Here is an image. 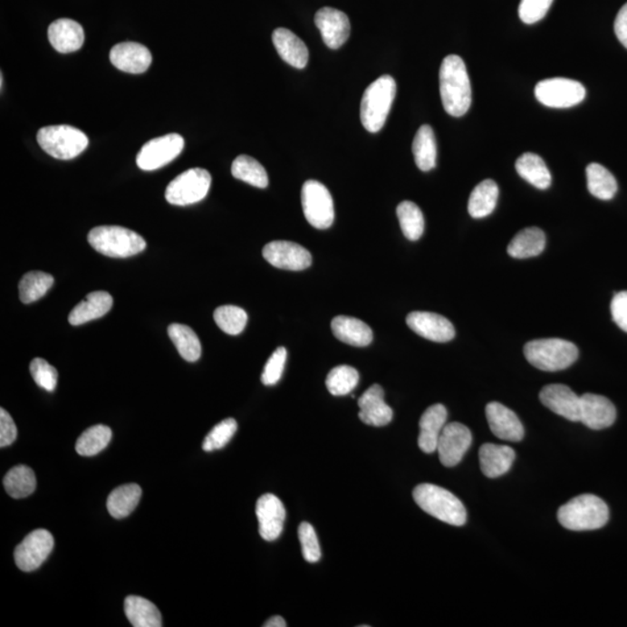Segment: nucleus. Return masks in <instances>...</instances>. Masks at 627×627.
I'll use <instances>...</instances> for the list:
<instances>
[{
	"instance_id": "bb28decb",
	"label": "nucleus",
	"mask_w": 627,
	"mask_h": 627,
	"mask_svg": "<svg viewBox=\"0 0 627 627\" xmlns=\"http://www.w3.org/2000/svg\"><path fill=\"white\" fill-rule=\"evenodd\" d=\"M113 306V298L110 293L98 291L90 293L69 314V323L81 325L90 321L101 319Z\"/></svg>"
},
{
	"instance_id": "473e14b6",
	"label": "nucleus",
	"mask_w": 627,
	"mask_h": 627,
	"mask_svg": "<svg viewBox=\"0 0 627 627\" xmlns=\"http://www.w3.org/2000/svg\"><path fill=\"white\" fill-rule=\"evenodd\" d=\"M498 187L492 179H486L477 185L470 193L468 200V213L474 218H482L490 216L497 207L498 199Z\"/></svg>"
},
{
	"instance_id": "2eb2a0df",
	"label": "nucleus",
	"mask_w": 627,
	"mask_h": 627,
	"mask_svg": "<svg viewBox=\"0 0 627 627\" xmlns=\"http://www.w3.org/2000/svg\"><path fill=\"white\" fill-rule=\"evenodd\" d=\"M412 332L437 343H447L456 336V329L447 317L436 313L412 312L407 316Z\"/></svg>"
},
{
	"instance_id": "a18cd8bd",
	"label": "nucleus",
	"mask_w": 627,
	"mask_h": 627,
	"mask_svg": "<svg viewBox=\"0 0 627 627\" xmlns=\"http://www.w3.org/2000/svg\"><path fill=\"white\" fill-rule=\"evenodd\" d=\"M31 374L36 385L47 391H53L59 381L55 367L43 358L33 359L30 366Z\"/></svg>"
},
{
	"instance_id": "8fccbe9b",
	"label": "nucleus",
	"mask_w": 627,
	"mask_h": 627,
	"mask_svg": "<svg viewBox=\"0 0 627 627\" xmlns=\"http://www.w3.org/2000/svg\"><path fill=\"white\" fill-rule=\"evenodd\" d=\"M16 436L18 431H16L14 419L2 408L0 410V448L10 447L14 443Z\"/></svg>"
},
{
	"instance_id": "0eeeda50",
	"label": "nucleus",
	"mask_w": 627,
	"mask_h": 627,
	"mask_svg": "<svg viewBox=\"0 0 627 627\" xmlns=\"http://www.w3.org/2000/svg\"><path fill=\"white\" fill-rule=\"evenodd\" d=\"M40 147L57 159H72L89 146V138L77 128L68 125L41 128L38 133Z\"/></svg>"
},
{
	"instance_id": "7ed1b4c3",
	"label": "nucleus",
	"mask_w": 627,
	"mask_h": 627,
	"mask_svg": "<svg viewBox=\"0 0 627 627\" xmlns=\"http://www.w3.org/2000/svg\"><path fill=\"white\" fill-rule=\"evenodd\" d=\"M412 497L420 508L432 517L449 526H465L468 513L463 502L449 490L436 485L422 484L416 487Z\"/></svg>"
},
{
	"instance_id": "e433bc0d",
	"label": "nucleus",
	"mask_w": 627,
	"mask_h": 627,
	"mask_svg": "<svg viewBox=\"0 0 627 627\" xmlns=\"http://www.w3.org/2000/svg\"><path fill=\"white\" fill-rule=\"evenodd\" d=\"M232 173L235 178L253 185L255 188H266L269 185V177L263 165L253 157L241 155L234 160Z\"/></svg>"
},
{
	"instance_id": "f3484780",
	"label": "nucleus",
	"mask_w": 627,
	"mask_h": 627,
	"mask_svg": "<svg viewBox=\"0 0 627 627\" xmlns=\"http://www.w3.org/2000/svg\"><path fill=\"white\" fill-rule=\"evenodd\" d=\"M315 24L330 49L341 48L348 41L352 32L348 15L333 7H323L317 11Z\"/></svg>"
},
{
	"instance_id": "79ce46f5",
	"label": "nucleus",
	"mask_w": 627,
	"mask_h": 627,
	"mask_svg": "<svg viewBox=\"0 0 627 627\" xmlns=\"http://www.w3.org/2000/svg\"><path fill=\"white\" fill-rule=\"evenodd\" d=\"M359 382V373L352 366L341 365L330 371L325 385L330 394L344 396L352 393Z\"/></svg>"
},
{
	"instance_id": "aec40b11",
	"label": "nucleus",
	"mask_w": 627,
	"mask_h": 627,
	"mask_svg": "<svg viewBox=\"0 0 627 627\" xmlns=\"http://www.w3.org/2000/svg\"><path fill=\"white\" fill-rule=\"evenodd\" d=\"M359 419L367 426L385 427L393 420V410L385 402V391L381 385L371 386L358 400Z\"/></svg>"
},
{
	"instance_id": "3c124183",
	"label": "nucleus",
	"mask_w": 627,
	"mask_h": 627,
	"mask_svg": "<svg viewBox=\"0 0 627 627\" xmlns=\"http://www.w3.org/2000/svg\"><path fill=\"white\" fill-rule=\"evenodd\" d=\"M612 314L614 323L627 333V291L614 294L612 301Z\"/></svg>"
},
{
	"instance_id": "2f4dec72",
	"label": "nucleus",
	"mask_w": 627,
	"mask_h": 627,
	"mask_svg": "<svg viewBox=\"0 0 627 627\" xmlns=\"http://www.w3.org/2000/svg\"><path fill=\"white\" fill-rule=\"evenodd\" d=\"M141 497L142 489L139 485L120 486L107 498V510L113 518H125L133 513Z\"/></svg>"
},
{
	"instance_id": "412c9836",
	"label": "nucleus",
	"mask_w": 627,
	"mask_h": 627,
	"mask_svg": "<svg viewBox=\"0 0 627 627\" xmlns=\"http://www.w3.org/2000/svg\"><path fill=\"white\" fill-rule=\"evenodd\" d=\"M486 416L490 430L497 439L515 443L523 439V424L509 408L498 402H490L487 404Z\"/></svg>"
},
{
	"instance_id": "ea45409f",
	"label": "nucleus",
	"mask_w": 627,
	"mask_h": 627,
	"mask_svg": "<svg viewBox=\"0 0 627 627\" xmlns=\"http://www.w3.org/2000/svg\"><path fill=\"white\" fill-rule=\"evenodd\" d=\"M111 439H112V430L109 427L102 424L91 427L77 439L76 451L82 457L97 456L107 448Z\"/></svg>"
},
{
	"instance_id": "39448f33",
	"label": "nucleus",
	"mask_w": 627,
	"mask_h": 627,
	"mask_svg": "<svg viewBox=\"0 0 627 627\" xmlns=\"http://www.w3.org/2000/svg\"><path fill=\"white\" fill-rule=\"evenodd\" d=\"M396 94V82L390 75L379 77L367 86L362 99L361 120L370 133H378L385 126Z\"/></svg>"
},
{
	"instance_id": "423d86ee",
	"label": "nucleus",
	"mask_w": 627,
	"mask_h": 627,
	"mask_svg": "<svg viewBox=\"0 0 627 627\" xmlns=\"http://www.w3.org/2000/svg\"><path fill=\"white\" fill-rule=\"evenodd\" d=\"M89 243L107 257L127 258L142 253L147 243L141 235L119 226L96 227L89 233Z\"/></svg>"
},
{
	"instance_id": "9d476101",
	"label": "nucleus",
	"mask_w": 627,
	"mask_h": 627,
	"mask_svg": "<svg viewBox=\"0 0 627 627\" xmlns=\"http://www.w3.org/2000/svg\"><path fill=\"white\" fill-rule=\"evenodd\" d=\"M535 94L543 105L552 109H569L584 101L585 88L580 82L569 78H548L538 82Z\"/></svg>"
},
{
	"instance_id": "f03ea898",
	"label": "nucleus",
	"mask_w": 627,
	"mask_h": 627,
	"mask_svg": "<svg viewBox=\"0 0 627 627\" xmlns=\"http://www.w3.org/2000/svg\"><path fill=\"white\" fill-rule=\"evenodd\" d=\"M558 519L567 530H598L608 523L609 508L602 498L593 494H584L561 506Z\"/></svg>"
},
{
	"instance_id": "20e7f679",
	"label": "nucleus",
	"mask_w": 627,
	"mask_h": 627,
	"mask_svg": "<svg viewBox=\"0 0 627 627\" xmlns=\"http://www.w3.org/2000/svg\"><path fill=\"white\" fill-rule=\"evenodd\" d=\"M524 356L535 369L556 372L574 364L579 358V349L566 340L544 338L526 343L524 346Z\"/></svg>"
},
{
	"instance_id": "4be33fe9",
	"label": "nucleus",
	"mask_w": 627,
	"mask_h": 627,
	"mask_svg": "<svg viewBox=\"0 0 627 627\" xmlns=\"http://www.w3.org/2000/svg\"><path fill=\"white\" fill-rule=\"evenodd\" d=\"M110 60L115 68L128 73H143L150 69L152 56L146 45L138 43H122L114 45Z\"/></svg>"
},
{
	"instance_id": "f8f14e48",
	"label": "nucleus",
	"mask_w": 627,
	"mask_h": 627,
	"mask_svg": "<svg viewBox=\"0 0 627 627\" xmlns=\"http://www.w3.org/2000/svg\"><path fill=\"white\" fill-rule=\"evenodd\" d=\"M53 548V537L51 532L44 529L33 531L15 548L16 566L24 572L35 571L51 555Z\"/></svg>"
},
{
	"instance_id": "c9c22d12",
	"label": "nucleus",
	"mask_w": 627,
	"mask_h": 627,
	"mask_svg": "<svg viewBox=\"0 0 627 627\" xmlns=\"http://www.w3.org/2000/svg\"><path fill=\"white\" fill-rule=\"evenodd\" d=\"M169 337L185 361L195 362L201 357V343L197 333L188 325L172 323L168 328Z\"/></svg>"
},
{
	"instance_id": "a19ab883",
	"label": "nucleus",
	"mask_w": 627,
	"mask_h": 627,
	"mask_svg": "<svg viewBox=\"0 0 627 627\" xmlns=\"http://www.w3.org/2000/svg\"><path fill=\"white\" fill-rule=\"evenodd\" d=\"M402 233L410 241H418L424 233V217L419 206L402 201L396 209Z\"/></svg>"
},
{
	"instance_id": "864d4df0",
	"label": "nucleus",
	"mask_w": 627,
	"mask_h": 627,
	"mask_svg": "<svg viewBox=\"0 0 627 627\" xmlns=\"http://www.w3.org/2000/svg\"><path fill=\"white\" fill-rule=\"evenodd\" d=\"M264 627H286L287 622L283 617L275 616L270 618L269 621L264 622Z\"/></svg>"
},
{
	"instance_id": "5701e85b",
	"label": "nucleus",
	"mask_w": 627,
	"mask_h": 627,
	"mask_svg": "<svg viewBox=\"0 0 627 627\" xmlns=\"http://www.w3.org/2000/svg\"><path fill=\"white\" fill-rule=\"evenodd\" d=\"M448 410L443 404H433L420 420L419 447L424 453L437 451L441 431L447 426Z\"/></svg>"
},
{
	"instance_id": "b1692460",
	"label": "nucleus",
	"mask_w": 627,
	"mask_h": 627,
	"mask_svg": "<svg viewBox=\"0 0 627 627\" xmlns=\"http://www.w3.org/2000/svg\"><path fill=\"white\" fill-rule=\"evenodd\" d=\"M48 38L57 52L68 53L80 51L84 43V30L72 19H59L48 28Z\"/></svg>"
},
{
	"instance_id": "cd10ccee",
	"label": "nucleus",
	"mask_w": 627,
	"mask_h": 627,
	"mask_svg": "<svg viewBox=\"0 0 627 627\" xmlns=\"http://www.w3.org/2000/svg\"><path fill=\"white\" fill-rule=\"evenodd\" d=\"M333 335L352 346H367L373 341L372 329L364 322L350 316H336L332 322Z\"/></svg>"
},
{
	"instance_id": "72a5a7b5",
	"label": "nucleus",
	"mask_w": 627,
	"mask_h": 627,
	"mask_svg": "<svg viewBox=\"0 0 627 627\" xmlns=\"http://www.w3.org/2000/svg\"><path fill=\"white\" fill-rule=\"evenodd\" d=\"M415 163L420 171L428 172L436 167L437 143L435 133L429 125L420 127L412 142Z\"/></svg>"
},
{
	"instance_id": "dca6fc26",
	"label": "nucleus",
	"mask_w": 627,
	"mask_h": 627,
	"mask_svg": "<svg viewBox=\"0 0 627 627\" xmlns=\"http://www.w3.org/2000/svg\"><path fill=\"white\" fill-rule=\"evenodd\" d=\"M259 524V535L267 542H274L282 535L286 510L283 502L274 494H265L259 497L256 506Z\"/></svg>"
},
{
	"instance_id": "37998d69",
	"label": "nucleus",
	"mask_w": 627,
	"mask_h": 627,
	"mask_svg": "<svg viewBox=\"0 0 627 627\" xmlns=\"http://www.w3.org/2000/svg\"><path fill=\"white\" fill-rule=\"evenodd\" d=\"M214 321L222 332L228 335H239L245 330L247 322V314L245 309L232 304L221 306L214 312Z\"/></svg>"
},
{
	"instance_id": "4468645a",
	"label": "nucleus",
	"mask_w": 627,
	"mask_h": 627,
	"mask_svg": "<svg viewBox=\"0 0 627 627\" xmlns=\"http://www.w3.org/2000/svg\"><path fill=\"white\" fill-rule=\"evenodd\" d=\"M264 258L282 270L303 271L312 265L311 253L294 242L274 241L264 246Z\"/></svg>"
},
{
	"instance_id": "7c9ffc66",
	"label": "nucleus",
	"mask_w": 627,
	"mask_h": 627,
	"mask_svg": "<svg viewBox=\"0 0 627 627\" xmlns=\"http://www.w3.org/2000/svg\"><path fill=\"white\" fill-rule=\"evenodd\" d=\"M516 170L527 183L539 189L551 187L552 176L542 157L526 152L516 160Z\"/></svg>"
},
{
	"instance_id": "c85d7f7f",
	"label": "nucleus",
	"mask_w": 627,
	"mask_h": 627,
	"mask_svg": "<svg viewBox=\"0 0 627 627\" xmlns=\"http://www.w3.org/2000/svg\"><path fill=\"white\" fill-rule=\"evenodd\" d=\"M545 246V234L537 227H531V228L523 229L511 239L508 254L513 258H531L542 254Z\"/></svg>"
},
{
	"instance_id": "f257e3e1",
	"label": "nucleus",
	"mask_w": 627,
	"mask_h": 627,
	"mask_svg": "<svg viewBox=\"0 0 627 627\" xmlns=\"http://www.w3.org/2000/svg\"><path fill=\"white\" fill-rule=\"evenodd\" d=\"M439 90L444 110L452 117H463L472 104V88L461 57L449 55L439 70Z\"/></svg>"
},
{
	"instance_id": "de8ad7c7",
	"label": "nucleus",
	"mask_w": 627,
	"mask_h": 627,
	"mask_svg": "<svg viewBox=\"0 0 627 627\" xmlns=\"http://www.w3.org/2000/svg\"><path fill=\"white\" fill-rule=\"evenodd\" d=\"M287 350L280 346L275 349L272 356L267 361L264 367L262 374V382L265 386H274L278 383L284 373L285 365H286Z\"/></svg>"
},
{
	"instance_id": "a211bd4d",
	"label": "nucleus",
	"mask_w": 627,
	"mask_h": 627,
	"mask_svg": "<svg viewBox=\"0 0 627 627\" xmlns=\"http://www.w3.org/2000/svg\"><path fill=\"white\" fill-rule=\"evenodd\" d=\"M540 401L548 410L571 422H580L581 396H577L568 386L548 385L539 394Z\"/></svg>"
},
{
	"instance_id": "c03bdc74",
	"label": "nucleus",
	"mask_w": 627,
	"mask_h": 627,
	"mask_svg": "<svg viewBox=\"0 0 627 627\" xmlns=\"http://www.w3.org/2000/svg\"><path fill=\"white\" fill-rule=\"evenodd\" d=\"M237 431V422L234 419H226L222 422L217 424L213 430L206 436L202 449L206 452L217 451L225 448L229 443L230 439Z\"/></svg>"
},
{
	"instance_id": "a878e982",
	"label": "nucleus",
	"mask_w": 627,
	"mask_h": 627,
	"mask_svg": "<svg viewBox=\"0 0 627 627\" xmlns=\"http://www.w3.org/2000/svg\"><path fill=\"white\" fill-rule=\"evenodd\" d=\"M480 468L487 477L505 476L513 466L516 453L506 445L485 444L478 452Z\"/></svg>"
},
{
	"instance_id": "f704fd0d",
	"label": "nucleus",
	"mask_w": 627,
	"mask_h": 627,
	"mask_svg": "<svg viewBox=\"0 0 627 627\" xmlns=\"http://www.w3.org/2000/svg\"><path fill=\"white\" fill-rule=\"evenodd\" d=\"M585 172H587V187L590 195L601 200H612L616 196L617 180L603 165L589 164Z\"/></svg>"
},
{
	"instance_id": "58836bf2",
	"label": "nucleus",
	"mask_w": 627,
	"mask_h": 627,
	"mask_svg": "<svg viewBox=\"0 0 627 627\" xmlns=\"http://www.w3.org/2000/svg\"><path fill=\"white\" fill-rule=\"evenodd\" d=\"M53 285V276L45 272L32 271L24 275L19 283V296L24 304H32L45 295Z\"/></svg>"
},
{
	"instance_id": "49530a36",
	"label": "nucleus",
	"mask_w": 627,
	"mask_h": 627,
	"mask_svg": "<svg viewBox=\"0 0 627 627\" xmlns=\"http://www.w3.org/2000/svg\"><path fill=\"white\" fill-rule=\"evenodd\" d=\"M298 534L304 560L317 563L321 559V547L315 530L311 524L304 522L300 524Z\"/></svg>"
},
{
	"instance_id": "393cba45",
	"label": "nucleus",
	"mask_w": 627,
	"mask_h": 627,
	"mask_svg": "<svg viewBox=\"0 0 627 627\" xmlns=\"http://www.w3.org/2000/svg\"><path fill=\"white\" fill-rule=\"evenodd\" d=\"M276 52L279 56L296 69L306 68L309 59L307 45L294 33L286 28H278L272 34Z\"/></svg>"
},
{
	"instance_id": "603ef678",
	"label": "nucleus",
	"mask_w": 627,
	"mask_h": 627,
	"mask_svg": "<svg viewBox=\"0 0 627 627\" xmlns=\"http://www.w3.org/2000/svg\"><path fill=\"white\" fill-rule=\"evenodd\" d=\"M614 33L620 43L627 49V3L618 12L616 22H614Z\"/></svg>"
},
{
	"instance_id": "09e8293b",
	"label": "nucleus",
	"mask_w": 627,
	"mask_h": 627,
	"mask_svg": "<svg viewBox=\"0 0 627 627\" xmlns=\"http://www.w3.org/2000/svg\"><path fill=\"white\" fill-rule=\"evenodd\" d=\"M553 0H521L518 7L519 18L524 24H532L545 18Z\"/></svg>"
},
{
	"instance_id": "9b49d317",
	"label": "nucleus",
	"mask_w": 627,
	"mask_h": 627,
	"mask_svg": "<svg viewBox=\"0 0 627 627\" xmlns=\"http://www.w3.org/2000/svg\"><path fill=\"white\" fill-rule=\"evenodd\" d=\"M184 144V139L179 134H168L151 140L140 150L136 164L144 171L159 170L180 155Z\"/></svg>"
},
{
	"instance_id": "6ab92c4d",
	"label": "nucleus",
	"mask_w": 627,
	"mask_h": 627,
	"mask_svg": "<svg viewBox=\"0 0 627 627\" xmlns=\"http://www.w3.org/2000/svg\"><path fill=\"white\" fill-rule=\"evenodd\" d=\"M616 418V408L605 396L592 393L581 396L580 422L585 427L593 430H602L612 427Z\"/></svg>"
},
{
	"instance_id": "4c0bfd02",
	"label": "nucleus",
	"mask_w": 627,
	"mask_h": 627,
	"mask_svg": "<svg viewBox=\"0 0 627 627\" xmlns=\"http://www.w3.org/2000/svg\"><path fill=\"white\" fill-rule=\"evenodd\" d=\"M4 487L14 498L30 497L35 492L36 477L34 472L24 465L15 466L4 477Z\"/></svg>"
},
{
	"instance_id": "c756f323",
	"label": "nucleus",
	"mask_w": 627,
	"mask_h": 627,
	"mask_svg": "<svg viewBox=\"0 0 627 627\" xmlns=\"http://www.w3.org/2000/svg\"><path fill=\"white\" fill-rule=\"evenodd\" d=\"M128 621L134 627L163 626L162 614L152 602L139 596H128L125 600Z\"/></svg>"
},
{
	"instance_id": "ddd939ff",
	"label": "nucleus",
	"mask_w": 627,
	"mask_h": 627,
	"mask_svg": "<svg viewBox=\"0 0 627 627\" xmlns=\"http://www.w3.org/2000/svg\"><path fill=\"white\" fill-rule=\"evenodd\" d=\"M472 432L464 424H447L437 445L440 463L447 468L459 464L472 445Z\"/></svg>"
},
{
	"instance_id": "1a4fd4ad",
	"label": "nucleus",
	"mask_w": 627,
	"mask_h": 627,
	"mask_svg": "<svg viewBox=\"0 0 627 627\" xmlns=\"http://www.w3.org/2000/svg\"><path fill=\"white\" fill-rule=\"evenodd\" d=\"M304 217L314 228L328 229L335 220L333 200L329 189L317 180H307L301 192Z\"/></svg>"
},
{
	"instance_id": "6e6552de",
	"label": "nucleus",
	"mask_w": 627,
	"mask_h": 627,
	"mask_svg": "<svg viewBox=\"0 0 627 627\" xmlns=\"http://www.w3.org/2000/svg\"><path fill=\"white\" fill-rule=\"evenodd\" d=\"M212 177L205 169L195 168L180 173L168 185L165 199L175 206L197 204L207 197Z\"/></svg>"
}]
</instances>
